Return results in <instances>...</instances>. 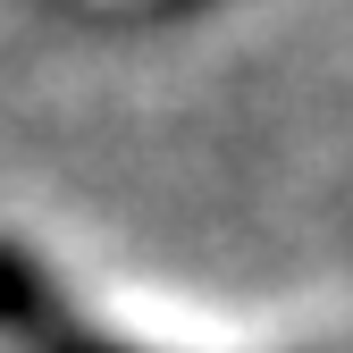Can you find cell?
<instances>
[{
  "label": "cell",
  "instance_id": "1",
  "mask_svg": "<svg viewBox=\"0 0 353 353\" xmlns=\"http://www.w3.org/2000/svg\"><path fill=\"white\" fill-rule=\"evenodd\" d=\"M0 336L26 345V353H135V345L101 336L93 320H76V303L59 294V278L42 270L26 244H9V236H0Z\"/></svg>",
  "mask_w": 353,
  "mask_h": 353
}]
</instances>
